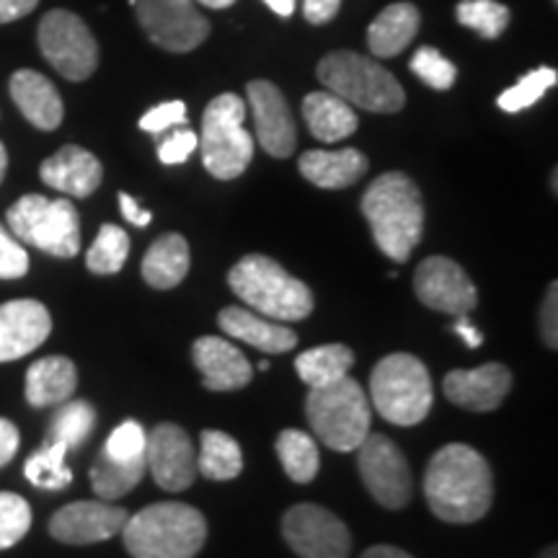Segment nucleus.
<instances>
[{"label":"nucleus","instance_id":"f257e3e1","mask_svg":"<svg viewBox=\"0 0 558 558\" xmlns=\"http://www.w3.org/2000/svg\"><path fill=\"white\" fill-rule=\"evenodd\" d=\"M424 497L439 520L471 525L492 509L494 481L486 458L471 445L452 442L435 452L424 476Z\"/></svg>","mask_w":558,"mask_h":558},{"label":"nucleus","instance_id":"f03ea898","mask_svg":"<svg viewBox=\"0 0 558 558\" xmlns=\"http://www.w3.org/2000/svg\"><path fill=\"white\" fill-rule=\"evenodd\" d=\"M373 239L390 262L403 264L424 235V199L407 173L388 171L367 186L362 197Z\"/></svg>","mask_w":558,"mask_h":558},{"label":"nucleus","instance_id":"7ed1b4c3","mask_svg":"<svg viewBox=\"0 0 558 558\" xmlns=\"http://www.w3.org/2000/svg\"><path fill=\"white\" fill-rule=\"evenodd\" d=\"M132 558H194L207 541V520L181 501L145 507L122 527Z\"/></svg>","mask_w":558,"mask_h":558},{"label":"nucleus","instance_id":"20e7f679","mask_svg":"<svg viewBox=\"0 0 558 558\" xmlns=\"http://www.w3.org/2000/svg\"><path fill=\"white\" fill-rule=\"evenodd\" d=\"M230 290L251 311L271 320H303L313 313V292L264 254H248L230 269Z\"/></svg>","mask_w":558,"mask_h":558},{"label":"nucleus","instance_id":"39448f33","mask_svg":"<svg viewBox=\"0 0 558 558\" xmlns=\"http://www.w3.org/2000/svg\"><path fill=\"white\" fill-rule=\"evenodd\" d=\"M318 81L349 107L375 111V114H396L407 104V94L396 75L380 62L357 52L339 50L326 54L318 62Z\"/></svg>","mask_w":558,"mask_h":558},{"label":"nucleus","instance_id":"423d86ee","mask_svg":"<svg viewBox=\"0 0 558 558\" xmlns=\"http://www.w3.org/2000/svg\"><path fill=\"white\" fill-rule=\"evenodd\" d=\"M369 401L386 422L414 427L432 409L429 369L414 354H388L369 375Z\"/></svg>","mask_w":558,"mask_h":558},{"label":"nucleus","instance_id":"0eeeda50","mask_svg":"<svg viewBox=\"0 0 558 558\" xmlns=\"http://www.w3.org/2000/svg\"><path fill=\"white\" fill-rule=\"evenodd\" d=\"M305 414L313 435L337 452L357 450L369 435V399L349 375L331 386L311 388Z\"/></svg>","mask_w":558,"mask_h":558},{"label":"nucleus","instance_id":"6e6552de","mask_svg":"<svg viewBox=\"0 0 558 558\" xmlns=\"http://www.w3.org/2000/svg\"><path fill=\"white\" fill-rule=\"evenodd\" d=\"M246 104L235 94H222L207 104L202 117L199 153L215 179H239L254 158V135L243 128Z\"/></svg>","mask_w":558,"mask_h":558},{"label":"nucleus","instance_id":"1a4fd4ad","mask_svg":"<svg viewBox=\"0 0 558 558\" xmlns=\"http://www.w3.org/2000/svg\"><path fill=\"white\" fill-rule=\"evenodd\" d=\"M5 220L21 243L45 251V254L73 259L81 251V218L70 199L26 194L9 209Z\"/></svg>","mask_w":558,"mask_h":558},{"label":"nucleus","instance_id":"9d476101","mask_svg":"<svg viewBox=\"0 0 558 558\" xmlns=\"http://www.w3.org/2000/svg\"><path fill=\"white\" fill-rule=\"evenodd\" d=\"M39 50L68 81H86L99 68V45L75 13L54 9L39 21Z\"/></svg>","mask_w":558,"mask_h":558},{"label":"nucleus","instance_id":"9b49d317","mask_svg":"<svg viewBox=\"0 0 558 558\" xmlns=\"http://www.w3.org/2000/svg\"><path fill=\"white\" fill-rule=\"evenodd\" d=\"M137 21L153 45L169 52H192L209 37V21L194 0H132Z\"/></svg>","mask_w":558,"mask_h":558},{"label":"nucleus","instance_id":"f8f14e48","mask_svg":"<svg viewBox=\"0 0 558 558\" xmlns=\"http://www.w3.org/2000/svg\"><path fill=\"white\" fill-rule=\"evenodd\" d=\"M360 476L373 499L386 509H403L414 494V481L399 445L386 435H367L360 445Z\"/></svg>","mask_w":558,"mask_h":558},{"label":"nucleus","instance_id":"ddd939ff","mask_svg":"<svg viewBox=\"0 0 558 558\" xmlns=\"http://www.w3.org/2000/svg\"><path fill=\"white\" fill-rule=\"evenodd\" d=\"M282 535L300 558H349L352 550V535L344 522L318 505L288 509Z\"/></svg>","mask_w":558,"mask_h":558},{"label":"nucleus","instance_id":"4468645a","mask_svg":"<svg viewBox=\"0 0 558 558\" xmlns=\"http://www.w3.org/2000/svg\"><path fill=\"white\" fill-rule=\"evenodd\" d=\"M416 298L432 311L450 316H469L478 305V290L465 269L448 256H429L416 267Z\"/></svg>","mask_w":558,"mask_h":558},{"label":"nucleus","instance_id":"2eb2a0df","mask_svg":"<svg viewBox=\"0 0 558 558\" xmlns=\"http://www.w3.org/2000/svg\"><path fill=\"white\" fill-rule=\"evenodd\" d=\"M145 463L163 492H184L197 476L192 437L177 424H158L145 445Z\"/></svg>","mask_w":558,"mask_h":558},{"label":"nucleus","instance_id":"dca6fc26","mask_svg":"<svg viewBox=\"0 0 558 558\" xmlns=\"http://www.w3.org/2000/svg\"><path fill=\"white\" fill-rule=\"evenodd\" d=\"M130 514L109 501H73L50 520V535L68 546H90L122 533Z\"/></svg>","mask_w":558,"mask_h":558},{"label":"nucleus","instance_id":"f3484780","mask_svg":"<svg viewBox=\"0 0 558 558\" xmlns=\"http://www.w3.org/2000/svg\"><path fill=\"white\" fill-rule=\"evenodd\" d=\"M246 90L259 145L271 158H290L295 153L298 132L284 94L269 81H251Z\"/></svg>","mask_w":558,"mask_h":558},{"label":"nucleus","instance_id":"a211bd4d","mask_svg":"<svg viewBox=\"0 0 558 558\" xmlns=\"http://www.w3.org/2000/svg\"><path fill=\"white\" fill-rule=\"evenodd\" d=\"M52 316L39 300H11L0 305V362H13L45 344Z\"/></svg>","mask_w":558,"mask_h":558},{"label":"nucleus","instance_id":"6ab92c4d","mask_svg":"<svg viewBox=\"0 0 558 558\" xmlns=\"http://www.w3.org/2000/svg\"><path fill=\"white\" fill-rule=\"evenodd\" d=\"M512 388V373L499 362H488L476 369H452L445 375V396L460 409L494 411Z\"/></svg>","mask_w":558,"mask_h":558},{"label":"nucleus","instance_id":"aec40b11","mask_svg":"<svg viewBox=\"0 0 558 558\" xmlns=\"http://www.w3.org/2000/svg\"><path fill=\"white\" fill-rule=\"evenodd\" d=\"M39 177L47 186L70 197L86 199L101 186V160L81 145H65L41 163Z\"/></svg>","mask_w":558,"mask_h":558},{"label":"nucleus","instance_id":"412c9836","mask_svg":"<svg viewBox=\"0 0 558 558\" xmlns=\"http://www.w3.org/2000/svg\"><path fill=\"white\" fill-rule=\"evenodd\" d=\"M194 365L202 373L205 388L209 390H239L246 388L254 378V367L243 357L239 347L222 337H202L194 341Z\"/></svg>","mask_w":558,"mask_h":558},{"label":"nucleus","instance_id":"4be33fe9","mask_svg":"<svg viewBox=\"0 0 558 558\" xmlns=\"http://www.w3.org/2000/svg\"><path fill=\"white\" fill-rule=\"evenodd\" d=\"M11 99L16 104L21 114L29 120L37 130L52 132L62 124L65 107L58 88L52 86L50 78L37 73V70H16L11 75Z\"/></svg>","mask_w":558,"mask_h":558},{"label":"nucleus","instance_id":"5701e85b","mask_svg":"<svg viewBox=\"0 0 558 558\" xmlns=\"http://www.w3.org/2000/svg\"><path fill=\"white\" fill-rule=\"evenodd\" d=\"M220 329L228 337L246 341V344L262 349L267 354H282L298 347V333L284 326L282 320H271L259 313L239 308V305H230L218 316Z\"/></svg>","mask_w":558,"mask_h":558},{"label":"nucleus","instance_id":"b1692460","mask_svg":"<svg viewBox=\"0 0 558 558\" xmlns=\"http://www.w3.org/2000/svg\"><path fill=\"white\" fill-rule=\"evenodd\" d=\"M300 173L320 190H347L367 173V158L357 148L308 150L300 156Z\"/></svg>","mask_w":558,"mask_h":558},{"label":"nucleus","instance_id":"393cba45","mask_svg":"<svg viewBox=\"0 0 558 558\" xmlns=\"http://www.w3.org/2000/svg\"><path fill=\"white\" fill-rule=\"evenodd\" d=\"M78 388V369L73 360L52 354L34 362L26 373V401L34 409H47L65 403Z\"/></svg>","mask_w":558,"mask_h":558},{"label":"nucleus","instance_id":"a878e982","mask_svg":"<svg viewBox=\"0 0 558 558\" xmlns=\"http://www.w3.org/2000/svg\"><path fill=\"white\" fill-rule=\"evenodd\" d=\"M303 117L311 135L320 143H341L360 128V117L354 107H349L331 90H316V94L305 96Z\"/></svg>","mask_w":558,"mask_h":558},{"label":"nucleus","instance_id":"bb28decb","mask_svg":"<svg viewBox=\"0 0 558 558\" xmlns=\"http://www.w3.org/2000/svg\"><path fill=\"white\" fill-rule=\"evenodd\" d=\"M422 13L414 3H393L378 13L367 29V47L375 58H396L414 41Z\"/></svg>","mask_w":558,"mask_h":558},{"label":"nucleus","instance_id":"cd10ccee","mask_svg":"<svg viewBox=\"0 0 558 558\" xmlns=\"http://www.w3.org/2000/svg\"><path fill=\"white\" fill-rule=\"evenodd\" d=\"M190 243H186L184 235L166 233L145 254L143 277L150 288L171 290L184 282V277L190 275Z\"/></svg>","mask_w":558,"mask_h":558},{"label":"nucleus","instance_id":"c85d7f7f","mask_svg":"<svg viewBox=\"0 0 558 558\" xmlns=\"http://www.w3.org/2000/svg\"><path fill=\"white\" fill-rule=\"evenodd\" d=\"M145 471H148V463H145V456L120 460L111 458L107 452H99L94 469H90V486H94L96 497L104 501L120 499L124 494H130L140 481H143Z\"/></svg>","mask_w":558,"mask_h":558},{"label":"nucleus","instance_id":"c756f323","mask_svg":"<svg viewBox=\"0 0 558 558\" xmlns=\"http://www.w3.org/2000/svg\"><path fill=\"white\" fill-rule=\"evenodd\" d=\"M354 365V352L347 344H324L313 347L295 360V369L300 380L308 388L331 386L349 375Z\"/></svg>","mask_w":558,"mask_h":558},{"label":"nucleus","instance_id":"7c9ffc66","mask_svg":"<svg viewBox=\"0 0 558 558\" xmlns=\"http://www.w3.org/2000/svg\"><path fill=\"white\" fill-rule=\"evenodd\" d=\"M197 471L209 481H230L239 476L243 471V450L239 439L218 429L202 432Z\"/></svg>","mask_w":558,"mask_h":558},{"label":"nucleus","instance_id":"2f4dec72","mask_svg":"<svg viewBox=\"0 0 558 558\" xmlns=\"http://www.w3.org/2000/svg\"><path fill=\"white\" fill-rule=\"evenodd\" d=\"M279 463L295 484H311L318 476L320 458L316 439L300 429H284L277 437Z\"/></svg>","mask_w":558,"mask_h":558},{"label":"nucleus","instance_id":"473e14b6","mask_svg":"<svg viewBox=\"0 0 558 558\" xmlns=\"http://www.w3.org/2000/svg\"><path fill=\"white\" fill-rule=\"evenodd\" d=\"M96 427V411L86 401H65L52 416L47 442H60L68 452L78 450Z\"/></svg>","mask_w":558,"mask_h":558},{"label":"nucleus","instance_id":"72a5a7b5","mask_svg":"<svg viewBox=\"0 0 558 558\" xmlns=\"http://www.w3.org/2000/svg\"><path fill=\"white\" fill-rule=\"evenodd\" d=\"M65 456L68 450L60 442H45V448L26 460L24 476L32 481V486L47 488V492H60V488L70 486V481H73V471L65 465Z\"/></svg>","mask_w":558,"mask_h":558},{"label":"nucleus","instance_id":"f704fd0d","mask_svg":"<svg viewBox=\"0 0 558 558\" xmlns=\"http://www.w3.org/2000/svg\"><path fill=\"white\" fill-rule=\"evenodd\" d=\"M130 256V235L117 226H101L86 254V267L94 275H117Z\"/></svg>","mask_w":558,"mask_h":558},{"label":"nucleus","instance_id":"c9c22d12","mask_svg":"<svg viewBox=\"0 0 558 558\" xmlns=\"http://www.w3.org/2000/svg\"><path fill=\"white\" fill-rule=\"evenodd\" d=\"M458 21L469 26L484 39H497L509 26V9L499 0H460L458 3Z\"/></svg>","mask_w":558,"mask_h":558},{"label":"nucleus","instance_id":"e433bc0d","mask_svg":"<svg viewBox=\"0 0 558 558\" xmlns=\"http://www.w3.org/2000/svg\"><path fill=\"white\" fill-rule=\"evenodd\" d=\"M556 81L558 73L554 68H535L533 73L522 75L512 88H507L505 94L499 96V109L507 111V114H518L522 109H530L548 94V88L556 86Z\"/></svg>","mask_w":558,"mask_h":558},{"label":"nucleus","instance_id":"4c0bfd02","mask_svg":"<svg viewBox=\"0 0 558 558\" xmlns=\"http://www.w3.org/2000/svg\"><path fill=\"white\" fill-rule=\"evenodd\" d=\"M409 65H411V73H414L422 83H427L429 88L450 90L456 86L458 68L452 65L442 52L435 50V47H418Z\"/></svg>","mask_w":558,"mask_h":558},{"label":"nucleus","instance_id":"58836bf2","mask_svg":"<svg viewBox=\"0 0 558 558\" xmlns=\"http://www.w3.org/2000/svg\"><path fill=\"white\" fill-rule=\"evenodd\" d=\"M32 527V507L19 494L0 492V550L16 546Z\"/></svg>","mask_w":558,"mask_h":558},{"label":"nucleus","instance_id":"ea45409f","mask_svg":"<svg viewBox=\"0 0 558 558\" xmlns=\"http://www.w3.org/2000/svg\"><path fill=\"white\" fill-rule=\"evenodd\" d=\"M145 445H148V435H145V429L140 427L135 418H128V422H122L120 427L111 432L107 445H104V452L111 458L130 460V458L145 456Z\"/></svg>","mask_w":558,"mask_h":558},{"label":"nucleus","instance_id":"a19ab883","mask_svg":"<svg viewBox=\"0 0 558 558\" xmlns=\"http://www.w3.org/2000/svg\"><path fill=\"white\" fill-rule=\"evenodd\" d=\"M29 271V254L16 235L0 226V279H19Z\"/></svg>","mask_w":558,"mask_h":558},{"label":"nucleus","instance_id":"79ce46f5","mask_svg":"<svg viewBox=\"0 0 558 558\" xmlns=\"http://www.w3.org/2000/svg\"><path fill=\"white\" fill-rule=\"evenodd\" d=\"M177 124H186V104L184 101H166L145 111L140 120V130L148 135H160V132L177 128Z\"/></svg>","mask_w":558,"mask_h":558},{"label":"nucleus","instance_id":"37998d69","mask_svg":"<svg viewBox=\"0 0 558 558\" xmlns=\"http://www.w3.org/2000/svg\"><path fill=\"white\" fill-rule=\"evenodd\" d=\"M197 145H199L197 132H192V130L171 132V135L166 137L158 148L160 163H166V166L184 163V160H190L192 153L197 150Z\"/></svg>","mask_w":558,"mask_h":558},{"label":"nucleus","instance_id":"c03bdc74","mask_svg":"<svg viewBox=\"0 0 558 558\" xmlns=\"http://www.w3.org/2000/svg\"><path fill=\"white\" fill-rule=\"evenodd\" d=\"M558 284L554 282L546 292V300H543V311H541V333L543 341L550 349L558 347V326H556V316H558Z\"/></svg>","mask_w":558,"mask_h":558},{"label":"nucleus","instance_id":"a18cd8bd","mask_svg":"<svg viewBox=\"0 0 558 558\" xmlns=\"http://www.w3.org/2000/svg\"><path fill=\"white\" fill-rule=\"evenodd\" d=\"M341 9V0H303V13L311 24H329Z\"/></svg>","mask_w":558,"mask_h":558},{"label":"nucleus","instance_id":"49530a36","mask_svg":"<svg viewBox=\"0 0 558 558\" xmlns=\"http://www.w3.org/2000/svg\"><path fill=\"white\" fill-rule=\"evenodd\" d=\"M19 450V429L9 418L0 416V469L9 465Z\"/></svg>","mask_w":558,"mask_h":558},{"label":"nucleus","instance_id":"de8ad7c7","mask_svg":"<svg viewBox=\"0 0 558 558\" xmlns=\"http://www.w3.org/2000/svg\"><path fill=\"white\" fill-rule=\"evenodd\" d=\"M39 0H0V24H11L37 9Z\"/></svg>","mask_w":558,"mask_h":558},{"label":"nucleus","instance_id":"09e8293b","mask_svg":"<svg viewBox=\"0 0 558 558\" xmlns=\"http://www.w3.org/2000/svg\"><path fill=\"white\" fill-rule=\"evenodd\" d=\"M120 209H122L124 220L132 222V226H137V228L150 226L153 215L148 213V209L140 207V205H137V199H135V197H130V194H124V192L120 194Z\"/></svg>","mask_w":558,"mask_h":558},{"label":"nucleus","instance_id":"8fccbe9b","mask_svg":"<svg viewBox=\"0 0 558 558\" xmlns=\"http://www.w3.org/2000/svg\"><path fill=\"white\" fill-rule=\"evenodd\" d=\"M452 331H456L458 337L465 341V347L478 349L481 344H484V333H481V331L476 329V326L471 324L469 316H458L456 324H452Z\"/></svg>","mask_w":558,"mask_h":558},{"label":"nucleus","instance_id":"3c124183","mask_svg":"<svg viewBox=\"0 0 558 558\" xmlns=\"http://www.w3.org/2000/svg\"><path fill=\"white\" fill-rule=\"evenodd\" d=\"M362 558H414V556L396 546H373L362 554Z\"/></svg>","mask_w":558,"mask_h":558},{"label":"nucleus","instance_id":"603ef678","mask_svg":"<svg viewBox=\"0 0 558 558\" xmlns=\"http://www.w3.org/2000/svg\"><path fill=\"white\" fill-rule=\"evenodd\" d=\"M264 3L269 5L271 11L277 13V16H292V13H295V0H264Z\"/></svg>","mask_w":558,"mask_h":558},{"label":"nucleus","instance_id":"864d4df0","mask_svg":"<svg viewBox=\"0 0 558 558\" xmlns=\"http://www.w3.org/2000/svg\"><path fill=\"white\" fill-rule=\"evenodd\" d=\"M5 171H9V153H5V145L0 143V184H3Z\"/></svg>","mask_w":558,"mask_h":558},{"label":"nucleus","instance_id":"5fc2aeb1","mask_svg":"<svg viewBox=\"0 0 558 558\" xmlns=\"http://www.w3.org/2000/svg\"><path fill=\"white\" fill-rule=\"evenodd\" d=\"M197 3L207 5V9H230V5H233L235 0H197Z\"/></svg>","mask_w":558,"mask_h":558},{"label":"nucleus","instance_id":"6e6d98bb","mask_svg":"<svg viewBox=\"0 0 558 558\" xmlns=\"http://www.w3.org/2000/svg\"><path fill=\"white\" fill-rule=\"evenodd\" d=\"M556 554H558L556 546H550V548L543 550V556H541V558H556Z\"/></svg>","mask_w":558,"mask_h":558},{"label":"nucleus","instance_id":"4d7b16f0","mask_svg":"<svg viewBox=\"0 0 558 558\" xmlns=\"http://www.w3.org/2000/svg\"><path fill=\"white\" fill-rule=\"evenodd\" d=\"M259 369H262V373H267V369H269V360H262V362H259Z\"/></svg>","mask_w":558,"mask_h":558}]
</instances>
